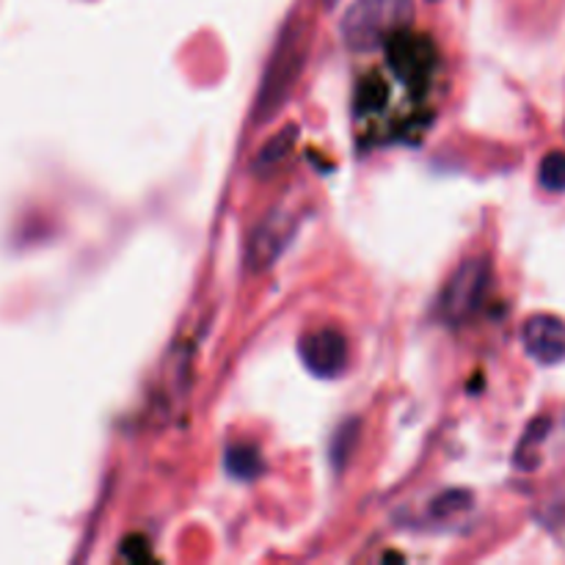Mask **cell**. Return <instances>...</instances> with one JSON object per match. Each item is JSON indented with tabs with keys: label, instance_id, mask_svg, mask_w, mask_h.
<instances>
[{
	"label": "cell",
	"instance_id": "6da1fadb",
	"mask_svg": "<svg viewBox=\"0 0 565 565\" xmlns=\"http://www.w3.org/2000/svg\"><path fill=\"white\" fill-rule=\"evenodd\" d=\"M414 17V0H356L342 17V39L353 50L386 47Z\"/></svg>",
	"mask_w": 565,
	"mask_h": 565
},
{
	"label": "cell",
	"instance_id": "7a4b0ae2",
	"mask_svg": "<svg viewBox=\"0 0 565 565\" xmlns=\"http://www.w3.org/2000/svg\"><path fill=\"white\" fill-rule=\"evenodd\" d=\"M489 259L472 257L458 265V270L450 276L445 292H441V318L447 323H463L467 318H472L483 301L486 290H489Z\"/></svg>",
	"mask_w": 565,
	"mask_h": 565
},
{
	"label": "cell",
	"instance_id": "3957f363",
	"mask_svg": "<svg viewBox=\"0 0 565 565\" xmlns=\"http://www.w3.org/2000/svg\"><path fill=\"white\" fill-rule=\"evenodd\" d=\"M301 362L318 379H340L351 362L348 340L337 329H320L301 340Z\"/></svg>",
	"mask_w": 565,
	"mask_h": 565
},
{
	"label": "cell",
	"instance_id": "277c9868",
	"mask_svg": "<svg viewBox=\"0 0 565 565\" xmlns=\"http://www.w3.org/2000/svg\"><path fill=\"white\" fill-rule=\"evenodd\" d=\"M296 215L290 210H274L263 224L257 226V232L248 241V268L252 270H265L281 257V252L287 248V243L296 235Z\"/></svg>",
	"mask_w": 565,
	"mask_h": 565
},
{
	"label": "cell",
	"instance_id": "5b68a950",
	"mask_svg": "<svg viewBox=\"0 0 565 565\" xmlns=\"http://www.w3.org/2000/svg\"><path fill=\"white\" fill-rule=\"evenodd\" d=\"M524 351L533 362L555 367L565 362V323L555 315H535L522 329Z\"/></svg>",
	"mask_w": 565,
	"mask_h": 565
},
{
	"label": "cell",
	"instance_id": "8992f818",
	"mask_svg": "<svg viewBox=\"0 0 565 565\" xmlns=\"http://www.w3.org/2000/svg\"><path fill=\"white\" fill-rule=\"evenodd\" d=\"M298 70H301V47L287 44V47H281L279 53L274 55L268 70V81H265V92L263 97H259V105H263L265 110H274L276 105H279V99L285 97L287 88L296 83Z\"/></svg>",
	"mask_w": 565,
	"mask_h": 565
},
{
	"label": "cell",
	"instance_id": "52a82bcc",
	"mask_svg": "<svg viewBox=\"0 0 565 565\" xmlns=\"http://www.w3.org/2000/svg\"><path fill=\"white\" fill-rule=\"evenodd\" d=\"M539 180L541 185H544V191L565 193V152L555 149V152H550L541 160Z\"/></svg>",
	"mask_w": 565,
	"mask_h": 565
},
{
	"label": "cell",
	"instance_id": "ba28073f",
	"mask_svg": "<svg viewBox=\"0 0 565 565\" xmlns=\"http://www.w3.org/2000/svg\"><path fill=\"white\" fill-rule=\"evenodd\" d=\"M226 467H230V472L235 475V478H254V475L259 472V452L254 450V447H232L230 456H226Z\"/></svg>",
	"mask_w": 565,
	"mask_h": 565
}]
</instances>
